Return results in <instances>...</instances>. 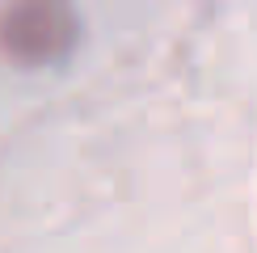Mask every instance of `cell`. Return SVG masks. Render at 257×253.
<instances>
[{"instance_id": "cell-1", "label": "cell", "mask_w": 257, "mask_h": 253, "mask_svg": "<svg viewBox=\"0 0 257 253\" xmlns=\"http://www.w3.org/2000/svg\"><path fill=\"white\" fill-rule=\"evenodd\" d=\"M80 21L68 0H13L0 17V47L21 68L59 63L76 47Z\"/></svg>"}]
</instances>
